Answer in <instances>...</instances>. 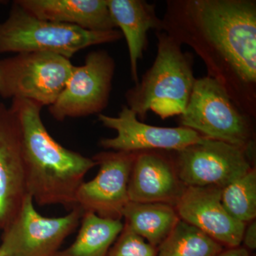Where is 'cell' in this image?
Returning <instances> with one entry per match:
<instances>
[{
    "instance_id": "cell-1",
    "label": "cell",
    "mask_w": 256,
    "mask_h": 256,
    "mask_svg": "<svg viewBox=\"0 0 256 256\" xmlns=\"http://www.w3.org/2000/svg\"><path fill=\"white\" fill-rule=\"evenodd\" d=\"M162 31L188 45L239 108L256 117V0H168Z\"/></svg>"
},
{
    "instance_id": "cell-2",
    "label": "cell",
    "mask_w": 256,
    "mask_h": 256,
    "mask_svg": "<svg viewBox=\"0 0 256 256\" xmlns=\"http://www.w3.org/2000/svg\"><path fill=\"white\" fill-rule=\"evenodd\" d=\"M10 108L21 127L28 194L38 206L60 204L72 210L86 174L97 163L64 148L52 137L42 120L40 104L13 99Z\"/></svg>"
},
{
    "instance_id": "cell-3",
    "label": "cell",
    "mask_w": 256,
    "mask_h": 256,
    "mask_svg": "<svg viewBox=\"0 0 256 256\" xmlns=\"http://www.w3.org/2000/svg\"><path fill=\"white\" fill-rule=\"evenodd\" d=\"M156 60L124 96L126 106L142 122L149 111L163 120L183 114L196 79L193 55L183 52L182 46L164 32H156Z\"/></svg>"
},
{
    "instance_id": "cell-4",
    "label": "cell",
    "mask_w": 256,
    "mask_h": 256,
    "mask_svg": "<svg viewBox=\"0 0 256 256\" xmlns=\"http://www.w3.org/2000/svg\"><path fill=\"white\" fill-rule=\"evenodd\" d=\"M120 31H90L37 18L13 2L8 18L0 23V54L44 52L70 60L88 47L114 43Z\"/></svg>"
},
{
    "instance_id": "cell-5",
    "label": "cell",
    "mask_w": 256,
    "mask_h": 256,
    "mask_svg": "<svg viewBox=\"0 0 256 256\" xmlns=\"http://www.w3.org/2000/svg\"><path fill=\"white\" fill-rule=\"evenodd\" d=\"M182 127L203 137L222 141L250 151L254 144V121L230 98L222 86L210 77L196 78L183 114Z\"/></svg>"
},
{
    "instance_id": "cell-6",
    "label": "cell",
    "mask_w": 256,
    "mask_h": 256,
    "mask_svg": "<svg viewBox=\"0 0 256 256\" xmlns=\"http://www.w3.org/2000/svg\"><path fill=\"white\" fill-rule=\"evenodd\" d=\"M74 66L68 58L44 52H24L0 60V96L50 107L63 90Z\"/></svg>"
},
{
    "instance_id": "cell-7",
    "label": "cell",
    "mask_w": 256,
    "mask_h": 256,
    "mask_svg": "<svg viewBox=\"0 0 256 256\" xmlns=\"http://www.w3.org/2000/svg\"><path fill=\"white\" fill-rule=\"evenodd\" d=\"M116 62L108 52H90L82 66H74L60 96L48 108L57 121L100 114L108 105Z\"/></svg>"
},
{
    "instance_id": "cell-8",
    "label": "cell",
    "mask_w": 256,
    "mask_h": 256,
    "mask_svg": "<svg viewBox=\"0 0 256 256\" xmlns=\"http://www.w3.org/2000/svg\"><path fill=\"white\" fill-rule=\"evenodd\" d=\"M82 214L76 206L64 216H43L35 210L28 194L18 213L3 230L0 250L6 256H54L78 227Z\"/></svg>"
},
{
    "instance_id": "cell-9",
    "label": "cell",
    "mask_w": 256,
    "mask_h": 256,
    "mask_svg": "<svg viewBox=\"0 0 256 256\" xmlns=\"http://www.w3.org/2000/svg\"><path fill=\"white\" fill-rule=\"evenodd\" d=\"M173 152L176 172L186 186L223 188L252 169L248 151L206 138Z\"/></svg>"
},
{
    "instance_id": "cell-10",
    "label": "cell",
    "mask_w": 256,
    "mask_h": 256,
    "mask_svg": "<svg viewBox=\"0 0 256 256\" xmlns=\"http://www.w3.org/2000/svg\"><path fill=\"white\" fill-rule=\"evenodd\" d=\"M137 153L102 152L92 156L99 171L95 178L82 183L76 206L102 218L120 220L130 202L128 183Z\"/></svg>"
},
{
    "instance_id": "cell-11",
    "label": "cell",
    "mask_w": 256,
    "mask_h": 256,
    "mask_svg": "<svg viewBox=\"0 0 256 256\" xmlns=\"http://www.w3.org/2000/svg\"><path fill=\"white\" fill-rule=\"evenodd\" d=\"M102 126L117 132L114 138H102L99 146L104 149L122 152L180 150L202 142L204 137L190 128L158 127L139 120L136 112L124 105L116 117L98 114Z\"/></svg>"
},
{
    "instance_id": "cell-12",
    "label": "cell",
    "mask_w": 256,
    "mask_h": 256,
    "mask_svg": "<svg viewBox=\"0 0 256 256\" xmlns=\"http://www.w3.org/2000/svg\"><path fill=\"white\" fill-rule=\"evenodd\" d=\"M28 194L21 127L14 111L0 102V230L13 220Z\"/></svg>"
},
{
    "instance_id": "cell-13",
    "label": "cell",
    "mask_w": 256,
    "mask_h": 256,
    "mask_svg": "<svg viewBox=\"0 0 256 256\" xmlns=\"http://www.w3.org/2000/svg\"><path fill=\"white\" fill-rule=\"evenodd\" d=\"M222 188L186 186L175 208L180 220L227 248L240 246L246 224L234 218L222 205Z\"/></svg>"
},
{
    "instance_id": "cell-14",
    "label": "cell",
    "mask_w": 256,
    "mask_h": 256,
    "mask_svg": "<svg viewBox=\"0 0 256 256\" xmlns=\"http://www.w3.org/2000/svg\"><path fill=\"white\" fill-rule=\"evenodd\" d=\"M161 152L136 154L128 183L130 201L176 206L186 186L178 178L173 158Z\"/></svg>"
},
{
    "instance_id": "cell-15",
    "label": "cell",
    "mask_w": 256,
    "mask_h": 256,
    "mask_svg": "<svg viewBox=\"0 0 256 256\" xmlns=\"http://www.w3.org/2000/svg\"><path fill=\"white\" fill-rule=\"evenodd\" d=\"M116 28L127 43L131 78L139 82L138 66L148 45V32L162 31V22L156 12V5L144 0H106Z\"/></svg>"
},
{
    "instance_id": "cell-16",
    "label": "cell",
    "mask_w": 256,
    "mask_h": 256,
    "mask_svg": "<svg viewBox=\"0 0 256 256\" xmlns=\"http://www.w3.org/2000/svg\"><path fill=\"white\" fill-rule=\"evenodd\" d=\"M37 18L90 31L116 30L106 0H16Z\"/></svg>"
},
{
    "instance_id": "cell-17",
    "label": "cell",
    "mask_w": 256,
    "mask_h": 256,
    "mask_svg": "<svg viewBox=\"0 0 256 256\" xmlns=\"http://www.w3.org/2000/svg\"><path fill=\"white\" fill-rule=\"evenodd\" d=\"M124 225L158 248L180 222L174 206L164 203L130 201L122 212Z\"/></svg>"
},
{
    "instance_id": "cell-18",
    "label": "cell",
    "mask_w": 256,
    "mask_h": 256,
    "mask_svg": "<svg viewBox=\"0 0 256 256\" xmlns=\"http://www.w3.org/2000/svg\"><path fill=\"white\" fill-rule=\"evenodd\" d=\"M75 242L54 256H107L124 229L120 220L102 218L92 212L82 214Z\"/></svg>"
},
{
    "instance_id": "cell-19",
    "label": "cell",
    "mask_w": 256,
    "mask_h": 256,
    "mask_svg": "<svg viewBox=\"0 0 256 256\" xmlns=\"http://www.w3.org/2000/svg\"><path fill=\"white\" fill-rule=\"evenodd\" d=\"M223 246L194 226L180 220L158 248L156 256H217Z\"/></svg>"
},
{
    "instance_id": "cell-20",
    "label": "cell",
    "mask_w": 256,
    "mask_h": 256,
    "mask_svg": "<svg viewBox=\"0 0 256 256\" xmlns=\"http://www.w3.org/2000/svg\"><path fill=\"white\" fill-rule=\"evenodd\" d=\"M222 205L236 220L246 224L256 216V171L252 168L222 190Z\"/></svg>"
},
{
    "instance_id": "cell-21",
    "label": "cell",
    "mask_w": 256,
    "mask_h": 256,
    "mask_svg": "<svg viewBox=\"0 0 256 256\" xmlns=\"http://www.w3.org/2000/svg\"><path fill=\"white\" fill-rule=\"evenodd\" d=\"M158 248L124 225L107 256H156Z\"/></svg>"
},
{
    "instance_id": "cell-22",
    "label": "cell",
    "mask_w": 256,
    "mask_h": 256,
    "mask_svg": "<svg viewBox=\"0 0 256 256\" xmlns=\"http://www.w3.org/2000/svg\"><path fill=\"white\" fill-rule=\"evenodd\" d=\"M245 244L246 248L255 250L256 248V222L252 220L248 226L244 230L242 242Z\"/></svg>"
},
{
    "instance_id": "cell-23",
    "label": "cell",
    "mask_w": 256,
    "mask_h": 256,
    "mask_svg": "<svg viewBox=\"0 0 256 256\" xmlns=\"http://www.w3.org/2000/svg\"><path fill=\"white\" fill-rule=\"evenodd\" d=\"M217 256H250L248 250L246 248H228L225 250H222Z\"/></svg>"
},
{
    "instance_id": "cell-24",
    "label": "cell",
    "mask_w": 256,
    "mask_h": 256,
    "mask_svg": "<svg viewBox=\"0 0 256 256\" xmlns=\"http://www.w3.org/2000/svg\"><path fill=\"white\" fill-rule=\"evenodd\" d=\"M0 256H6L5 255L4 252H2L1 250H0Z\"/></svg>"
}]
</instances>
